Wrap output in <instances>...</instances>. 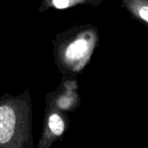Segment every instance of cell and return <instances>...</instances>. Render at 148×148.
Listing matches in <instances>:
<instances>
[{
	"label": "cell",
	"mask_w": 148,
	"mask_h": 148,
	"mask_svg": "<svg viewBox=\"0 0 148 148\" xmlns=\"http://www.w3.org/2000/svg\"><path fill=\"white\" fill-rule=\"evenodd\" d=\"M105 0H42L38 7V12L42 14L49 10H65L77 5H91L94 7L100 6Z\"/></svg>",
	"instance_id": "5b68a950"
},
{
	"label": "cell",
	"mask_w": 148,
	"mask_h": 148,
	"mask_svg": "<svg viewBox=\"0 0 148 148\" xmlns=\"http://www.w3.org/2000/svg\"><path fill=\"white\" fill-rule=\"evenodd\" d=\"M121 6L136 20L148 25V0H121Z\"/></svg>",
	"instance_id": "8992f818"
},
{
	"label": "cell",
	"mask_w": 148,
	"mask_h": 148,
	"mask_svg": "<svg viewBox=\"0 0 148 148\" xmlns=\"http://www.w3.org/2000/svg\"><path fill=\"white\" fill-rule=\"evenodd\" d=\"M29 89L0 97V148H35Z\"/></svg>",
	"instance_id": "7a4b0ae2"
},
{
	"label": "cell",
	"mask_w": 148,
	"mask_h": 148,
	"mask_svg": "<svg viewBox=\"0 0 148 148\" xmlns=\"http://www.w3.org/2000/svg\"><path fill=\"white\" fill-rule=\"evenodd\" d=\"M99 41V29L91 23L73 25L57 33L52 44L59 73L62 76L80 75L89 63Z\"/></svg>",
	"instance_id": "6da1fadb"
},
{
	"label": "cell",
	"mask_w": 148,
	"mask_h": 148,
	"mask_svg": "<svg viewBox=\"0 0 148 148\" xmlns=\"http://www.w3.org/2000/svg\"><path fill=\"white\" fill-rule=\"evenodd\" d=\"M69 126L68 114L45 104V113L42 130L40 139L35 148H50L61 139Z\"/></svg>",
	"instance_id": "3957f363"
},
{
	"label": "cell",
	"mask_w": 148,
	"mask_h": 148,
	"mask_svg": "<svg viewBox=\"0 0 148 148\" xmlns=\"http://www.w3.org/2000/svg\"><path fill=\"white\" fill-rule=\"evenodd\" d=\"M78 88L76 77L63 75L58 88L47 94L45 104L67 114L72 112L81 104Z\"/></svg>",
	"instance_id": "277c9868"
}]
</instances>
